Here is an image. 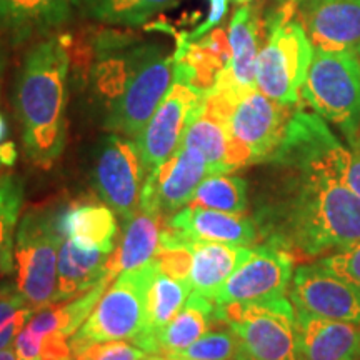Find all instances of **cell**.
I'll use <instances>...</instances> for the list:
<instances>
[{
	"instance_id": "32",
	"label": "cell",
	"mask_w": 360,
	"mask_h": 360,
	"mask_svg": "<svg viewBox=\"0 0 360 360\" xmlns=\"http://www.w3.org/2000/svg\"><path fill=\"white\" fill-rule=\"evenodd\" d=\"M34 312L15 285H0V350L12 347Z\"/></svg>"
},
{
	"instance_id": "23",
	"label": "cell",
	"mask_w": 360,
	"mask_h": 360,
	"mask_svg": "<svg viewBox=\"0 0 360 360\" xmlns=\"http://www.w3.org/2000/svg\"><path fill=\"white\" fill-rule=\"evenodd\" d=\"M110 255L101 250L82 249L65 237L58 252L57 287L51 304L69 302L97 285L103 277L112 276Z\"/></svg>"
},
{
	"instance_id": "39",
	"label": "cell",
	"mask_w": 360,
	"mask_h": 360,
	"mask_svg": "<svg viewBox=\"0 0 360 360\" xmlns=\"http://www.w3.org/2000/svg\"><path fill=\"white\" fill-rule=\"evenodd\" d=\"M4 67V51H2V44H0V70Z\"/></svg>"
},
{
	"instance_id": "6",
	"label": "cell",
	"mask_w": 360,
	"mask_h": 360,
	"mask_svg": "<svg viewBox=\"0 0 360 360\" xmlns=\"http://www.w3.org/2000/svg\"><path fill=\"white\" fill-rule=\"evenodd\" d=\"M299 4L281 2L265 20L267 40L257 58L255 85L278 103L297 105L314 57V45L299 19Z\"/></svg>"
},
{
	"instance_id": "16",
	"label": "cell",
	"mask_w": 360,
	"mask_h": 360,
	"mask_svg": "<svg viewBox=\"0 0 360 360\" xmlns=\"http://www.w3.org/2000/svg\"><path fill=\"white\" fill-rule=\"evenodd\" d=\"M297 17L314 49L360 56V0H304Z\"/></svg>"
},
{
	"instance_id": "19",
	"label": "cell",
	"mask_w": 360,
	"mask_h": 360,
	"mask_svg": "<svg viewBox=\"0 0 360 360\" xmlns=\"http://www.w3.org/2000/svg\"><path fill=\"white\" fill-rule=\"evenodd\" d=\"M265 22L250 4H244L233 12L229 24L227 39L231 45V60L225 67L214 89H252L257 74L260 39Z\"/></svg>"
},
{
	"instance_id": "13",
	"label": "cell",
	"mask_w": 360,
	"mask_h": 360,
	"mask_svg": "<svg viewBox=\"0 0 360 360\" xmlns=\"http://www.w3.org/2000/svg\"><path fill=\"white\" fill-rule=\"evenodd\" d=\"M289 295L299 312L360 323V294L319 260L294 270Z\"/></svg>"
},
{
	"instance_id": "25",
	"label": "cell",
	"mask_w": 360,
	"mask_h": 360,
	"mask_svg": "<svg viewBox=\"0 0 360 360\" xmlns=\"http://www.w3.org/2000/svg\"><path fill=\"white\" fill-rule=\"evenodd\" d=\"M169 217L139 207L124 219V232L119 245L112 252L109 270L114 277L125 270L142 267L155 257L160 245V233Z\"/></svg>"
},
{
	"instance_id": "41",
	"label": "cell",
	"mask_w": 360,
	"mask_h": 360,
	"mask_svg": "<svg viewBox=\"0 0 360 360\" xmlns=\"http://www.w3.org/2000/svg\"><path fill=\"white\" fill-rule=\"evenodd\" d=\"M233 4H240V6H244V4H249L250 0H232Z\"/></svg>"
},
{
	"instance_id": "17",
	"label": "cell",
	"mask_w": 360,
	"mask_h": 360,
	"mask_svg": "<svg viewBox=\"0 0 360 360\" xmlns=\"http://www.w3.org/2000/svg\"><path fill=\"white\" fill-rule=\"evenodd\" d=\"M174 80L200 94L214 89L231 60V45L222 29H214L204 37L191 40L187 32L175 34Z\"/></svg>"
},
{
	"instance_id": "7",
	"label": "cell",
	"mask_w": 360,
	"mask_h": 360,
	"mask_svg": "<svg viewBox=\"0 0 360 360\" xmlns=\"http://www.w3.org/2000/svg\"><path fill=\"white\" fill-rule=\"evenodd\" d=\"M215 321L236 334V360H300L297 314L287 297L260 302L215 304Z\"/></svg>"
},
{
	"instance_id": "33",
	"label": "cell",
	"mask_w": 360,
	"mask_h": 360,
	"mask_svg": "<svg viewBox=\"0 0 360 360\" xmlns=\"http://www.w3.org/2000/svg\"><path fill=\"white\" fill-rule=\"evenodd\" d=\"M238 342L233 332L224 323V328L207 330L186 350L175 355V360H236Z\"/></svg>"
},
{
	"instance_id": "36",
	"label": "cell",
	"mask_w": 360,
	"mask_h": 360,
	"mask_svg": "<svg viewBox=\"0 0 360 360\" xmlns=\"http://www.w3.org/2000/svg\"><path fill=\"white\" fill-rule=\"evenodd\" d=\"M227 2L229 0H209V4H210L209 15H207V19L202 22L199 27H195L192 32H187L188 39L197 40V39L204 37L205 34H209L210 30L217 29V25L222 22L225 13H227Z\"/></svg>"
},
{
	"instance_id": "5",
	"label": "cell",
	"mask_w": 360,
	"mask_h": 360,
	"mask_svg": "<svg viewBox=\"0 0 360 360\" xmlns=\"http://www.w3.org/2000/svg\"><path fill=\"white\" fill-rule=\"evenodd\" d=\"M204 101L227 124L236 146L249 164H264L272 159L285 137L294 105L278 103L252 89H212Z\"/></svg>"
},
{
	"instance_id": "8",
	"label": "cell",
	"mask_w": 360,
	"mask_h": 360,
	"mask_svg": "<svg viewBox=\"0 0 360 360\" xmlns=\"http://www.w3.org/2000/svg\"><path fill=\"white\" fill-rule=\"evenodd\" d=\"M64 238L60 214L47 207L30 209L17 227L13 247L15 287L34 310L52 302L57 287L58 252Z\"/></svg>"
},
{
	"instance_id": "38",
	"label": "cell",
	"mask_w": 360,
	"mask_h": 360,
	"mask_svg": "<svg viewBox=\"0 0 360 360\" xmlns=\"http://www.w3.org/2000/svg\"><path fill=\"white\" fill-rule=\"evenodd\" d=\"M0 360H17L15 352L12 349H4L0 350Z\"/></svg>"
},
{
	"instance_id": "22",
	"label": "cell",
	"mask_w": 360,
	"mask_h": 360,
	"mask_svg": "<svg viewBox=\"0 0 360 360\" xmlns=\"http://www.w3.org/2000/svg\"><path fill=\"white\" fill-rule=\"evenodd\" d=\"M74 13V0H0V32L19 45L34 37H47Z\"/></svg>"
},
{
	"instance_id": "11",
	"label": "cell",
	"mask_w": 360,
	"mask_h": 360,
	"mask_svg": "<svg viewBox=\"0 0 360 360\" xmlns=\"http://www.w3.org/2000/svg\"><path fill=\"white\" fill-rule=\"evenodd\" d=\"M295 257L282 247L264 242L252 247L249 259L215 292L214 304L260 302L287 297Z\"/></svg>"
},
{
	"instance_id": "4",
	"label": "cell",
	"mask_w": 360,
	"mask_h": 360,
	"mask_svg": "<svg viewBox=\"0 0 360 360\" xmlns=\"http://www.w3.org/2000/svg\"><path fill=\"white\" fill-rule=\"evenodd\" d=\"M157 270L152 259L142 267L125 270L115 277L87 321L70 337L74 357L98 342L130 340L143 347L148 335V294Z\"/></svg>"
},
{
	"instance_id": "3",
	"label": "cell",
	"mask_w": 360,
	"mask_h": 360,
	"mask_svg": "<svg viewBox=\"0 0 360 360\" xmlns=\"http://www.w3.org/2000/svg\"><path fill=\"white\" fill-rule=\"evenodd\" d=\"M69 70L67 34H51L29 49L17 79L15 107L25 154L42 169L52 167L65 147Z\"/></svg>"
},
{
	"instance_id": "28",
	"label": "cell",
	"mask_w": 360,
	"mask_h": 360,
	"mask_svg": "<svg viewBox=\"0 0 360 360\" xmlns=\"http://www.w3.org/2000/svg\"><path fill=\"white\" fill-rule=\"evenodd\" d=\"M179 0H74L75 12L107 25L137 27Z\"/></svg>"
},
{
	"instance_id": "12",
	"label": "cell",
	"mask_w": 360,
	"mask_h": 360,
	"mask_svg": "<svg viewBox=\"0 0 360 360\" xmlns=\"http://www.w3.org/2000/svg\"><path fill=\"white\" fill-rule=\"evenodd\" d=\"M278 148L319 162L360 197V148L345 147L315 112L295 107Z\"/></svg>"
},
{
	"instance_id": "43",
	"label": "cell",
	"mask_w": 360,
	"mask_h": 360,
	"mask_svg": "<svg viewBox=\"0 0 360 360\" xmlns=\"http://www.w3.org/2000/svg\"><path fill=\"white\" fill-rule=\"evenodd\" d=\"M146 360H148V359H146Z\"/></svg>"
},
{
	"instance_id": "21",
	"label": "cell",
	"mask_w": 360,
	"mask_h": 360,
	"mask_svg": "<svg viewBox=\"0 0 360 360\" xmlns=\"http://www.w3.org/2000/svg\"><path fill=\"white\" fill-rule=\"evenodd\" d=\"M295 314L300 360H360V323Z\"/></svg>"
},
{
	"instance_id": "31",
	"label": "cell",
	"mask_w": 360,
	"mask_h": 360,
	"mask_svg": "<svg viewBox=\"0 0 360 360\" xmlns=\"http://www.w3.org/2000/svg\"><path fill=\"white\" fill-rule=\"evenodd\" d=\"M188 205L220 212L245 214L247 210V182L229 174H214L202 180Z\"/></svg>"
},
{
	"instance_id": "26",
	"label": "cell",
	"mask_w": 360,
	"mask_h": 360,
	"mask_svg": "<svg viewBox=\"0 0 360 360\" xmlns=\"http://www.w3.org/2000/svg\"><path fill=\"white\" fill-rule=\"evenodd\" d=\"M60 229L67 238L87 250L112 254L117 247L115 212L97 202H75L60 212Z\"/></svg>"
},
{
	"instance_id": "34",
	"label": "cell",
	"mask_w": 360,
	"mask_h": 360,
	"mask_svg": "<svg viewBox=\"0 0 360 360\" xmlns=\"http://www.w3.org/2000/svg\"><path fill=\"white\" fill-rule=\"evenodd\" d=\"M150 357L146 350L127 340H109L89 345L74 360H146Z\"/></svg>"
},
{
	"instance_id": "40",
	"label": "cell",
	"mask_w": 360,
	"mask_h": 360,
	"mask_svg": "<svg viewBox=\"0 0 360 360\" xmlns=\"http://www.w3.org/2000/svg\"><path fill=\"white\" fill-rule=\"evenodd\" d=\"M148 360H175V359H165V357H157V355H150Z\"/></svg>"
},
{
	"instance_id": "27",
	"label": "cell",
	"mask_w": 360,
	"mask_h": 360,
	"mask_svg": "<svg viewBox=\"0 0 360 360\" xmlns=\"http://www.w3.org/2000/svg\"><path fill=\"white\" fill-rule=\"evenodd\" d=\"M215 304L204 295L191 292L186 305L175 315L174 321L157 332L152 355L174 359L197 339H200L210 327L215 326Z\"/></svg>"
},
{
	"instance_id": "30",
	"label": "cell",
	"mask_w": 360,
	"mask_h": 360,
	"mask_svg": "<svg viewBox=\"0 0 360 360\" xmlns=\"http://www.w3.org/2000/svg\"><path fill=\"white\" fill-rule=\"evenodd\" d=\"M24 200V182L19 175L0 172V277L15 270V229Z\"/></svg>"
},
{
	"instance_id": "18",
	"label": "cell",
	"mask_w": 360,
	"mask_h": 360,
	"mask_svg": "<svg viewBox=\"0 0 360 360\" xmlns=\"http://www.w3.org/2000/svg\"><path fill=\"white\" fill-rule=\"evenodd\" d=\"M180 147L200 155L212 175L231 174L250 165L244 152L233 143L225 120L209 109L204 96L188 119Z\"/></svg>"
},
{
	"instance_id": "9",
	"label": "cell",
	"mask_w": 360,
	"mask_h": 360,
	"mask_svg": "<svg viewBox=\"0 0 360 360\" xmlns=\"http://www.w3.org/2000/svg\"><path fill=\"white\" fill-rule=\"evenodd\" d=\"M300 97L315 114L335 124L352 147H359L360 62L345 52L314 49Z\"/></svg>"
},
{
	"instance_id": "14",
	"label": "cell",
	"mask_w": 360,
	"mask_h": 360,
	"mask_svg": "<svg viewBox=\"0 0 360 360\" xmlns=\"http://www.w3.org/2000/svg\"><path fill=\"white\" fill-rule=\"evenodd\" d=\"M202 96L204 94L197 92L186 84L174 80V84L170 85L167 96L135 139L147 175L160 167L179 150L188 119L199 105Z\"/></svg>"
},
{
	"instance_id": "37",
	"label": "cell",
	"mask_w": 360,
	"mask_h": 360,
	"mask_svg": "<svg viewBox=\"0 0 360 360\" xmlns=\"http://www.w3.org/2000/svg\"><path fill=\"white\" fill-rule=\"evenodd\" d=\"M7 137V125L4 120L2 114H0V172L12 167L17 160V148L15 143L11 141H6Z\"/></svg>"
},
{
	"instance_id": "20",
	"label": "cell",
	"mask_w": 360,
	"mask_h": 360,
	"mask_svg": "<svg viewBox=\"0 0 360 360\" xmlns=\"http://www.w3.org/2000/svg\"><path fill=\"white\" fill-rule=\"evenodd\" d=\"M169 225L187 240L219 242L249 247L259 240L257 225L245 214L220 212L204 207H182L169 219Z\"/></svg>"
},
{
	"instance_id": "42",
	"label": "cell",
	"mask_w": 360,
	"mask_h": 360,
	"mask_svg": "<svg viewBox=\"0 0 360 360\" xmlns=\"http://www.w3.org/2000/svg\"><path fill=\"white\" fill-rule=\"evenodd\" d=\"M278 4L281 2H295V4H300V2H304V0H277Z\"/></svg>"
},
{
	"instance_id": "2",
	"label": "cell",
	"mask_w": 360,
	"mask_h": 360,
	"mask_svg": "<svg viewBox=\"0 0 360 360\" xmlns=\"http://www.w3.org/2000/svg\"><path fill=\"white\" fill-rule=\"evenodd\" d=\"M70 67L87 77L105 110L103 127L137 139L174 84V56L137 35L102 29L67 34Z\"/></svg>"
},
{
	"instance_id": "35",
	"label": "cell",
	"mask_w": 360,
	"mask_h": 360,
	"mask_svg": "<svg viewBox=\"0 0 360 360\" xmlns=\"http://www.w3.org/2000/svg\"><path fill=\"white\" fill-rule=\"evenodd\" d=\"M319 262L344 281H347L360 294V240L319 259Z\"/></svg>"
},
{
	"instance_id": "24",
	"label": "cell",
	"mask_w": 360,
	"mask_h": 360,
	"mask_svg": "<svg viewBox=\"0 0 360 360\" xmlns=\"http://www.w3.org/2000/svg\"><path fill=\"white\" fill-rule=\"evenodd\" d=\"M191 249L192 267L187 282L193 294L204 295L210 300L225 281L249 259L252 252V247L205 240H191Z\"/></svg>"
},
{
	"instance_id": "29",
	"label": "cell",
	"mask_w": 360,
	"mask_h": 360,
	"mask_svg": "<svg viewBox=\"0 0 360 360\" xmlns=\"http://www.w3.org/2000/svg\"><path fill=\"white\" fill-rule=\"evenodd\" d=\"M191 292L187 281H179L157 270L148 294V335L142 347L147 354L154 352L155 334L174 321L186 305Z\"/></svg>"
},
{
	"instance_id": "1",
	"label": "cell",
	"mask_w": 360,
	"mask_h": 360,
	"mask_svg": "<svg viewBox=\"0 0 360 360\" xmlns=\"http://www.w3.org/2000/svg\"><path fill=\"white\" fill-rule=\"evenodd\" d=\"M255 210L264 242L294 257H326L360 240V197L322 164L278 148Z\"/></svg>"
},
{
	"instance_id": "15",
	"label": "cell",
	"mask_w": 360,
	"mask_h": 360,
	"mask_svg": "<svg viewBox=\"0 0 360 360\" xmlns=\"http://www.w3.org/2000/svg\"><path fill=\"white\" fill-rule=\"evenodd\" d=\"M210 169L200 155L180 147L160 167L147 175L141 195V209L162 215L188 205Z\"/></svg>"
},
{
	"instance_id": "10",
	"label": "cell",
	"mask_w": 360,
	"mask_h": 360,
	"mask_svg": "<svg viewBox=\"0 0 360 360\" xmlns=\"http://www.w3.org/2000/svg\"><path fill=\"white\" fill-rule=\"evenodd\" d=\"M147 172L134 139L110 134L103 139L94 165V186L101 199L127 219L141 207Z\"/></svg>"
}]
</instances>
